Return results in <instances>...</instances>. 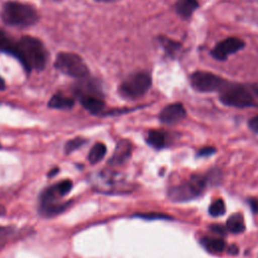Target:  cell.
Returning a JSON list of instances; mask_svg holds the SVG:
<instances>
[{"label":"cell","instance_id":"9a60e30c","mask_svg":"<svg viewBox=\"0 0 258 258\" xmlns=\"http://www.w3.org/2000/svg\"><path fill=\"white\" fill-rule=\"evenodd\" d=\"M201 245L212 254H220L226 249V243L222 238L205 236L200 240Z\"/></svg>","mask_w":258,"mask_h":258},{"label":"cell","instance_id":"d6986e66","mask_svg":"<svg viewBox=\"0 0 258 258\" xmlns=\"http://www.w3.org/2000/svg\"><path fill=\"white\" fill-rule=\"evenodd\" d=\"M226 229L234 234H239L245 231L244 218L240 213L231 215L226 223Z\"/></svg>","mask_w":258,"mask_h":258},{"label":"cell","instance_id":"d590c367","mask_svg":"<svg viewBox=\"0 0 258 258\" xmlns=\"http://www.w3.org/2000/svg\"><path fill=\"white\" fill-rule=\"evenodd\" d=\"M6 214V210H5V207L0 205V217L1 216H4Z\"/></svg>","mask_w":258,"mask_h":258},{"label":"cell","instance_id":"5bb4252c","mask_svg":"<svg viewBox=\"0 0 258 258\" xmlns=\"http://www.w3.org/2000/svg\"><path fill=\"white\" fill-rule=\"evenodd\" d=\"M70 205H71V202H59V201L40 203L38 212L42 217L50 218L62 213L64 210H67L70 207Z\"/></svg>","mask_w":258,"mask_h":258},{"label":"cell","instance_id":"44dd1931","mask_svg":"<svg viewBox=\"0 0 258 258\" xmlns=\"http://www.w3.org/2000/svg\"><path fill=\"white\" fill-rule=\"evenodd\" d=\"M107 152V148L106 145L104 143L101 142H97L90 150L89 155H88V159L90 161L91 164H96L99 161H101L104 156L106 155Z\"/></svg>","mask_w":258,"mask_h":258},{"label":"cell","instance_id":"836d02e7","mask_svg":"<svg viewBox=\"0 0 258 258\" xmlns=\"http://www.w3.org/2000/svg\"><path fill=\"white\" fill-rule=\"evenodd\" d=\"M252 91H253V93H255V95L258 97V82L255 83V84H253V86H252Z\"/></svg>","mask_w":258,"mask_h":258},{"label":"cell","instance_id":"f1b7e54d","mask_svg":"<svg viewBox=\"0 0 258 258\" xmlns=\"http://www.w3.org/2000/svg\"><path fill=\"white\" fill-rule=\"evenodd\" d=\"M248 126H249V128H250L253 132H255V133L258 134V115L254 116L253 118H251V119L249 120Z\"/></svg>","mask_w":258,"mask_h":258},{"label":"cell","instance_id":"2e32d148","mask_svg":"<svg viewBox=\"0 0 258 258\" xmlns=\"http://www.w3.org/2000/svg\"><path fill=\"white\" fill-rule=\"evenodd\" d=\"M146 142L155 149H162L167 144V135L161 130H149L147 132Z\"/></svg>","mask_w":258,"mask_h":258},{"label":"cell","instance_id":"277c9868","mask_svg":"<svg viewBox=\"0 0 258 258\" xmlns=\"http://www.w3.org/2000/svg\"><path fill=\"white\" fill-rule=\"evenodd\" d=\"M219 99L224 105L235 108H248L257 106V103L250 89L242 84L228 82L220 91Z\"/></svg>","mask_w":258,"mask_h":258},{"label":"cell","instance_id":"d6a6232c","mask_svg":"<svg viewBox=\"0 0 258 258\" xmlns=\"http://www.w3.org/2000/svg\"><path fill=\"white\" fill-rule=\"evenodd\" d=\"M58 168L57 167H55V168H53V169H51L49 172H48V176L49 177H51V176H53V175H55L57 172H58Z\"/></svg>","mask_w":258,"mask_h":258},{"label":"cell","instance_id":"e0dca14e","mask_svg":"<svg viewBox=\"0 0 258 258\" xmlns=\"http://www.w3.org/2000/svg\"><path fill=\"white\" fill-rule=\"evenodd\" d=\"M75 105V100L72 97L66 96L62 93H57L53 95L48 101V107L53 109L68 110L73 108Z\"/></svg>","mask_w":258,"mask_h":258},{"label":"cell","instance_id":"1f68e13d","mask_svg":"<svg viewBox=\"0 0 258 258\" xmlns=\"http://www.w3.org/2000/svg\"><path fill=\"white\" fill-rule=\"evenodd\" d=\"M228 253L231 254V255H236L238 252H239V249L237 247V245H231L228 249H227Z\"/></svg>","mask_w":258,"mask_h":258},{"label":"cell","instance_id":"cb8c5ba5","mask_svg":"<svg viewBox=\"0 0 258 258\" xmlns=\"http://www.w3.org/2000/svg\"><path fill=\"white\" fill-rule=\"evenodd\" d=\"M86 142H87V140L85 138H82V137H76L74 139H71L64 145V152L67 154H70L73 151L81 148Z\"/></svg>","mask_w":258,"mask_h":258},{"label":"cell","instance_id":"3957f363","mask_svg":"<svg viewBox=\"0 0 258 258\" xmlns=\"http://www.w3.org/2000/svg\"><path fill=\"white\" fill-rule=\"evenodd\" d=\"M76 96L81 105L93 115H101L105 107L103 92L95 80H81L75 87Z\"/></svg>","mask_w":258,"mask_h":258},{"label":"cell","instance_id":"74e56055","mask_svg":"<svg viewBox=\"0 0 258 258\" xmlns=\"http://www.w3.org/2000/svg\"><path fill=\"white\" fill-rule=\"evenodd\" d=\"M0 147H1V145H0Z\"/></svg>","mask_w":258,"mask_h":258},{"label":"cell","instance_id":"52a82bcc","mask_svg":"<svg viewBox=\"0 0 258 258\" xmlns=\"http://www.w3.org/2000/svg\"><path fill=\"white\" fill-rule=\"evenodd\" d=\"M152 84L146 72H136L127 76L119 87V93L126 99H138L146 94Z\"/></svg>","mask_w":258,"mask_h":258},{"label":"cell","instance_id":"83f0119b","mask_svg":"<svg viewBox=\"0 0 258 258\" xmlns=\"http://www.w3.org/2000/svg\"><path fill=\"white\" fill-rule=\"evenodd\" d=\"M215 152H216V148L207 146V147L201 148V149L198 151V154H197V155H198L199 157H205V156H210V155L214 154Z\"/></svg>","mask_w":258,"mask_h":258},{"label":"cell","instance_id":"484cf974","mask_svg":"<svg viewBox=\"0 0 258 258\" xmlns=\"http://www.w3.org/2000/svg\"><path fill=\"white\" fill-rule=\"evenodd\" d=\"M135 217H138L140 219H144V220H172V218L170 216H167L165 214H161V213H139V214H135Z\"/></svg>","mask_w":258,"mask_h":258},{"label":"cell","instance_id":"6da1fadb","mask_svg":"<svg viewBox=\"0 0 258 258\" xmlns=\"http://www.w3.org/2000/svg\"><path fill=\"white\" fill-rule=\"evenodd\" d=\"M12 56L19 60L27 74L42 71L47 62V50L44 44L38 38L28 35L16 40Z\"/></svg>","mask_w":258,"mask_h":258},{"label":"cell","instance_id":"7a4b0ae2","mask_svg":"<svg viewBox=\"0 0 258 258\" xmlns=\"http://www.w3.org/2000/svg\"><path fill=\"white\" fill-rule=\"evenodd\" d=\"M1 17L3 22L8 25L26 27L37 22L38 12L30 4L18 1H7L3 4Z\"/></svg>","mask_w":258,"mask_h":258},{"label":"cell","instance_id":"7402d4cb","mask_svg":"<svg viewBox=\"0 0 258 258\" xmlns=\"http://www.w3.org/2000/svg\"><path fill=\"white\" fill-rule=\"evenodd\" d=\"M159 42L164 48V50L170 55L173 56L175 53L178 52V50L181 47V44L175 40H172L167 37H159Z\"/></svg>","mask_w":258,"mask_h":258},{"label":"cell","instance_id":"4fadbf2b","mask_svg":"<svg viewBox=\"0 0 258 258\" xmlns=\"http://www.w3.org/2000/svg\"><path fill=\"white\" fill-rule=\"evenodd\" d=\"M132 152V145L128 140H120L116 147L115 150L109 159V164L112 166H119L124 164L129 157L131 156Z\"/></svg>","mask_w":258,"mask_h":258},{"label":"cell","instance_id":"9c48e42d","mask_svg":"<svg viewBox=\"0 0 258 258\" xmlns=\"http://www.w3.org/2000/svg\"><path fill=\"white\" fill-rule=\"evenodd\" d=\"M93 186L96 190L104 194H125L132 191V187L119 179L109 172L100 173L96 178L92 179Z\"/></svg>","mask_w":258,"mask_h":258},{"label":"cell","instance_id":"e575fe53","mask_svg":"<svg viewBox=\"0 0 258 258\" xmlns=\"http://www.w3.org/2000/svg\"><path fill=\"white\" fill-rule=\"evenodd\" d=\"M6 88L5 86V81L0 77V91H4Z\"/></svg>","mask_w":258,"mask_h":258},{"label":"cell","instance_id":"f546056e","mask_svg":"<svg viewBox=\"0 0 258 258\" xmlns=\"http://www.w3.org/2000/svg\"><path fill=\"white\" fill-rule=\"evenodd\" d=\"M210 229H211V231H212L213 233H215V234H219V235H221V236H224V235H225V228H224L223 226H221V225H216V224L211 225V226H210Z\"/></svg>","mask_w":258,"mask_h":258},{"label":"cell","instance_id":"4dcf8cb0","mask_svg":"<svg viewBox=\"0 0 258 258\" xmlns=\"http://www.w3.org/2000/svg\"><path fill=\"white\" fill-rule=\"evenodd\" d=\"M249 206L251 207V210L253 213H258V199L256 198H250L248 200Z\"/></svg>","mask_w":258,"mask_h":258},{"label":"cell","instance_id":"8d00e7d4","mask_svg":"<svg viewBox=\"0 0 258 258\" xmlns=\"http://www.w3.org/2000/svg\"><path fill=\"white\" fill-rule=\"evenodd\" d=\"M99 1H109V0H99Z\"/></svg>","mask_w":258,"mask_h":258},{"label":"cell","instance_id":"7c38bea8","mask_svg":"<svg viewBox=\"0 0 258 258\" xmlns=\"http://www.w3.org/2000/svg\"><path fill=\"white\" fill-rule=\"evenodd\" d=\"M186 116V111L181 103H172L165 106L159 113V120L163 124H175Z\"/></svg>","mask_w":258,"mask_h":258},{"label":"cell","instance_id":"ba28073f","mask_svg":"<svg viewBox=\"0 0 258 258\" xmlns=\"http://www.w3.org/2000/svg\"><path fill=\"white\" fill-rule=\"evenodd\" d=\"M189 82L195 90L203 93L220 92L228 83V81L222 77L205 71H197L192 73L189 77Z\"/></svg>","mask_w":258,"mask_h":258},{"label":"cell","instance_id":"ffe728a7","mask_svg":"<svg viewBox=\"0 0 258 258\" xmlns=\"http://www.w3.org/2000/svg\"><path fill=\"white\" fill-rule=\"evenodd\" d=\"M16 39H14L5 30L0 28V53H7L12 55Z\"/></svg>","mask_w":258,"mask_h":258},{"label":"cell","instance_id":"5b68a950","mask_svg":"<svg viewBox=\"0 0 258 258\" xmlns=\"http://www.w3.org/2000/svg\"><path fill=\"white\" fill-rule=\"evenodd\" d=\"M207 185L206 175L194 174L187 181L170 187L167 191V197L175 203L188 202L199 198Z\"/></svg>","mask_w":258,"mask_h":258},{"label":"cell","instance_id":"30bf717a","mask_svg":"<svg viewBox=\"0 0 258 258\" xmlns=\"http://www.w3.org/2000/svg\"><path fill=\"white\" fill-rule=\"evenodd\" d=\"M244 47V41L238 37H228L218 42L211 50V55L220 61L226 60L230 55Z\"/></svg>","mask_w":258,"mask_h":258},{"label":"cell","instance_id":"d4e9b609","mask_svg":"<svg viewBox=\"0 0 258 258\" xmlns=\"http://www.w3.org/2000/svg\"><path fill=\"white\" fill-rule=\"evenodd\" d=\"M209 213L213 217H220L225 213V203L222 199H218L212 203L209 208Z\"/></svg>","mask_w":258,"mask_h":258},{"label":"cell","instance_id":"4316f807","mask_svg":"<svg viewBox=\"0 0 258 258\" xmlns=\"http://www.w3.org/2000/svg\"><path fill=\"white\" fill-rule=\"evenodd\" d=\"M206 178L208 183H213V184H218L220 180L222 179V172L220 169H211L210 171L207 172Z\"/></svg>","mask_w":258,"mask_h":258},{"label":"cell","instance_id":"8992f818","mask_svg":"<svg viewBox=\"0 0 258 258\" xmlns=\"http://www.w3.org/2000/svg\"><path fill=\"white\" fill-rule=\"evenodd\" d=\"M54 67L60 73L76 79L89 78L88 66L79 54L74 52H59L56 55Z\"/></svg>","mask_w":258,"mask_h":258},{"label":"cell","instance_id":"ac0fdd59","mask_svg":"<svg viewBox=\"0 0 258 258\" xmlns=\"http://www.w3.org/2000/svg\"><path fill=\"white\" fill-rule=\"evenodd\" d=\"M198 7V0H177L175 3L176 12L184 18L189 17Z\"/></svg>","mask_w":258,"mask_h":258},{"label":"cell","instance_id":"8fae6325","mask_svg":"<svg viewBox=\"0 0 258 258\" xmlns=\"http://www.w3.org/2000/svg\"><path fill=\"white\" fill-rule=\"evenodd\" d=\"M73 187V182L70 179L61 180L57 183H54L50 186L44 188L39 197L40 203H48V202H56L63 196L70 192Z\"/></svg>","mask_w":258,"mask_h":258},{"label":"cell","instance_id":"603a6c76","mask_svg":"<svg viewBox=\"0 0 258 258\" xmlns=\"http://www.w3.org/2000/svg\"><path fill=\"white\" fill-rule=\"evenodd\" d=\"M16 234V230L11 226H0V250L4 248L7 243Z\"/></svg>","mask_w":258,"mask_h":258}]
</instances>
